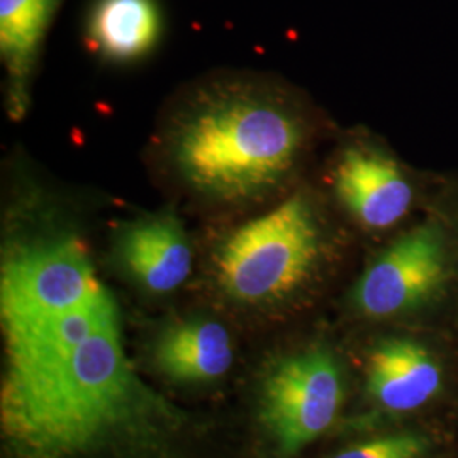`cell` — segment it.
<instances>
[{"instance_id":"obj_1","label":"cell","mask_w":458,"mask_h":458,"mask_svg":"<svg viewBox=\"0 0 458 458\" xmlns=\"http://www.w3.org/2000/svg\"><path fill=\"white\" fill-rule=\"evenodd\" d=\"M145 394L113 321L66 360L30 374H5L2 431L21 458L82 457L143 414Z\"/></svg>"},{"instance_id":"obj_2","label":"cell","mask_w":458,"mask_h":458,"mask_svg":"<svg viewBox=\"0 0 458 458\" xmlns=\"http://www.w3.org/2000/svg\"><path fill=\"white\" fill-rule=\"evenodd\" d=\"M301 145V126L282 107L262 98H229L187 119L174 157L199 192L245 199L282 181Z\"/></svg>"},{"instance_id":"obj_3","label":"cell","mask_w":458,"mask_h":458,"mask_svg":"<svg viewBox=\"0 0 458 458\" xmlns=\"http://www.w3.org/2000/svg\"><path fill=\"white\" fill-rule=\"evenodd\" d=\"M319 238L310 199L293 196L229 234L217 250V280L238 302L278 301L310 277L319 257Z\"/></svg>"},{"instance_id":"obj_4","label":"cell","mask_w":458,"mask_h":458,"mask_svg":"<svg viewBox=\"0 0 458 458\" xmlns=\"http://www.w3.org/2000/svg\"><path fill=\"white\" fill-rule=\"evenodd\" d=\"M344 403L342 374L325 350L278 361L265 377L260 420L278 454L291 457L335 423Z\"/></svg>"},{"instance_id":"obj_5","label":"cell","mask_w":458,"mask_h":458,"mask_svg":"<svg viewBox=\"0 0 458 458\" xmlns=\"http://www.w3.org/2000/svg\"><path fill=\"white\" fill-rule=\"evenodd\" d=\"M106 293L89 255L73 240L19 251L2 267V321L68 311Z\"/></svg>"},{"instance_id":"obj_6","label":"cell","mask_w":458,"mask_h":458,"mask_svg":"<svg viewBox=\"0 0 458 458\" xmlns=\"http://www.w3.org/2000/svg\"><path fill=\"white\" fill-rule=\"evenodd\" d=\"M445 277L440 229L425 225L394 242L361 276L353 299L370 318L410 311L435 294Z\"/></svg>"},{"instance_id":"obj_7","label":"cell","mask_w":458,"mask_h":458,"mask_svg":"<svg viewBox=\"0 0 458 458\" xmlns=\"http://www.w3.org/2000/svg\"><path fill=\"white\" fill-rule=\"evenodd\" d=\"M113 321H117V310L107 291L81 308L2 321L5 374H30L66 360L100 327Z\"/></svg>"},{"instance_id":"obj_8","label":"cell","mask_w":458,"mask_h":458,"mask_svg":"<svg viewBox=\"0 0 458 458\" xmlns=\"http://www.w3.org/2000/svg\"><path fill=\"white\" fill-rule=\"evenodd\" d=\"M335 191L365 228L386 229L410 213L412 187L391 158L369 148H348L335 170Z\"/></svg>"},{"instance_id":"obj_9","label":"cell","mask_w":458,"mask_h":458,"mask_svg":"<svg viewBox=\"0 0 458 458\" xmlns=\"http://www.w3.org/2000/svg\"><path fill=\"white\" fill-rule=\"evenodd\" d=\"M119 257L130 276L153 294L181 287L192 268V251L181 221L165 213L132 223L119 238Z\"/></svg>"},{"instance_id":"obj_10","label":"cell","mask_w":458,"mask_h":458,"mask_svg":"<svg viewBox=\"0 0 458 458\" xmlns=\"http://www.w3.org/2000/svg\"><path fill=\"white\" fill-rule=\"evenodd\" d=\"M442 387V370L423 346L408 340L378 344L369 359L367 389L394 412L425 406Z\"/></svg>"},{"instance_id":"obj_11","label":"cell","mask_w":458,"mask_h":458,"mask_svg":"<svg viewBox=\"0 0 458 458\" xmlns=\"http://www.w3.org/2000/svg\"><path fill=\"white\" fill-rule=\"evenodd\" d=\"M157 367L177 382L199 384L225 376L233 363L228 329L211 319L168 327L155 348Z\"/></svg>"},{"instance_id":"obj_12","label":"cell","mask_w":458,"mask_h":458,"mask_svg":"<svg viewBox=\"0 0 458 458\" xmlns=\"http://www.w3.org/2000/svg\"><path fill=\"white\" fill-rule=\"evenodd\" d=\"M160 24L155 0H98L89 34L100 55L115 62H130L155 47Z\"/></svg>"},{"instance_id":"obj_13","label":"cell","mask_w":458,"mask_h":458,"mask_svg":"<svg viewBox=\"0 0 458 458\" xmlns=\"http://www.w3.org/2000/svg\"><path fill=\"white\" fill-rule=\"evenodd\" d=\"M55 4L56 0H0V51L19 98Z\"/></svg>"},{"instance_id":"obj_14","label":"cell","mask_w":458,"mask_h":458,"mask_svg":"<svg viewBox=\"0 0 458 458\" xmlns=\"http://www.w3.org/2000/svg\"><path fill=\"white\" fill-rule=\"evenodd\" d=\"M428 446L429 442L423 435L401 433L355 445L331 458H420Z\"/></svg>"}]
</instances>
